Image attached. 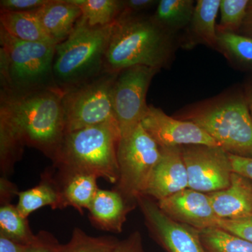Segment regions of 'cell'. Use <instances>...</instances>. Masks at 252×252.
Masks as SVG:
<instances>
[{
	"label": "cell",
	"instance_id": "7c38bea8",
	"mask_svg": "<svg viewBox=\"0 0 252 252\" xmlns=\"http://www.w3.org/2000/svg\"><path fill=\"white\" fill-rule=\"evenodd\" d=\"M141 124L160 148L187 145L220 147L206 131L195 123L170 117L154 106L149 105Z\"/></svg>",
	"mask_w": 252,
	"mask_h": 252
},
{
	"label": "cell",
	"instance_id": "8d00e7d4",
	"mask_svg": "<svg viewBox=\"0 0 252 252\" xmlns=\"http://www.w3.org/2000/svg\"><path fill=\"white\" fill-rule=\"evenodd\" d=\"M15 190L14 186L11 185V182L6 180L5 177L1 178V202L3 200L9 199L12 194L17 193Z\"/></svg>",
	"mask_w": 252,
	"mask_h": 252
},
{
	"label": "cell",
	"instance_id": "2e32d148",
	"mask_svg": "<svg viewBox=\"0 0 252 252\" xmlns=\"http://www.w3.org/2000/svg\"><path fill=\"white\" fill-rule=\"evenodd\" d=\"M130 204L116 190L99 189L88 209L91 221L99 229L121 233Z\"/></svg>",
	"mask_w": 252,
	"mask_h": 252
},
{
	"label": "cell",
	"instance_id": "e575fe53",
	"mask_svg": "<svg viewBox=\"0 0 252 252\" xmlns=\"http://www.w3.org/2000/svg\"><path fill=\"white\" fill-rule=\"evenodd\" d=\"M27 247L0 235V252H26Z\"/></svg>",
	"mask_w": 252,
	"mask_h": 252
},
{
	"label": "cell",
	"instance_id": "44dd1931",
	"mask_svg": "<svg viewBox=\"0 0 252 252\" xmlns=\"http://www.w3.org/2000/svg\"><path fill=\"white\" fill-rule=\"evenodd\" d=\"M97 177L87 173H76L63 177L62 193L65 207L71 206L83 213L89 209L99 188Z\"/></svg>",
	"mask_w": 252,
	"mask_h": 252
},
{
	"label": "cell",
	"instance_id": "277c9868",
	"mask_svg": "<svg viewBox=\"0 0 252 252\" xmlns=\"http://www.w3.org/2000/svg\"><path fill=\"white\" fill-rule=\"evenodd\" d=\"M114 23L91 27L81 18L70 35L56 45L54 77L59 89L67 90L104 72Z\"/></svg>",
	"mask_w": 252,
	"mask_h": 252
},
{
	"label": "cell",
	"instance_id": "4316f807",
	"mask_svg": "<svg viewBox=\"0 0 252 252\" xmlns=\"http://www.w3.org/2000/svg\"><path fill=\"white\" fill-rule=\"evenodd\" d=\"M117 242L114 237H93L75 228L69 241L64 245L60 244L56 252H109Z\"/></svg>",
	"mask_w": 252,
	"mask_h": 252
},
{
	"label": "cell",
	"instance_id": "9a60e30c",
	"mask_svg": "<svg viewBox=\"0 0 252 252\" xmlns=\"http://www.w3.org/2000/svg\"><path fill=\"white\" fill-rule=\"evenodd\" d=\"M219 219L235 220L252 216V182L233 172L228 188L207 193Z\"/></svg>",
	"mask_w": 252,
	"mask_h": 252
},
{
	"label": "cell",
	"instance_id": "836d02e7",
	"mask_svg": "<svg viewBox=\"0 0 252 252\" xmlns=\"http://www.w3.org/2000/svg\"><path fill=\"white\" fill-rule=\"evenodd\" d=\"M157 0H126L124 1V11L130 14H138L157 5Z\"/></svg>",
	"mask_w": 252,
	"mask_h": 252
},
{
	"label": "cell",
	"instance_id": "4fadbf2b",
	"mask_svg": "<svg viewBox=\"0 0 252 252\" xmlns=\"http://www.w3.org/2000/svg\"><path fill=\"white\" fill-rule=\"evenodd\" d=\"M157 203L172 220L195 229L218 227L220 219L214 211L207 193L188 188Z\"/></svg>",
	"mask_w": 252,
	"mask_h": 252
},
{
	"label": "cell",
	"instance_id": "74e56055",
	"mask_svg": "<svg viewBox=\"0 0 252 252\" xmlns=\"http://www.w3.org/2000/svg\"><path fill=\"white\" fill-rule=\"evenodd\" d=\"M243 94L252 118V80L247 83L246 85L245 86V90H244Z\"/></svg>",
	"mask_w": 252,
	"mask_h": 252
},
{
	"label": "cell",
	"instance_id": "d590c367",
	"mask_svg": "<svg viewBox=\"0 0 252 252\" xmlns=\"http://www.w3.org/2000/svg\"><path fill=\"white\" fill-rule=\"evenodd\" d=\"M238 34L252 38V0L249 2L246 16Z\"/></svg>",
	"mask_w": 252,
	"mask_h": 252
},
{
	"label": "cell",
	"instance_id": "d6986e66",
	"mask_svg": "<svg viewBox=\"0 0 252 252\" xmlns=\"http://www.w3.org/2000/svg\"><path fill=\"white\" fill-rule=\"evenodd\" d=\"M18 202L16 207L24 218L43 207L52 209H62L65 207L62 189L50 176L46 175L35 187L18 192Z\"/></svg>",
	"mask_w": 252,
	"mask_h": 252
},
{
	"label": "cell",
	"instance_id": "f546056e",
	"mask_svg": "<svg viewBox=\"0 0 252 252\" xmlns=\"http://www.w3.org/2000/svg\"><path fill=\"white\" fill-rule=\"evenodd\" d=\"M49 1V0H1L0 10L19 12L36 11Z\"/></svg>",
	"mask_w": 252,
	"mask_h": 252
},
{
	"label": "cell",
	"instance_id": "3957f363",
	"mask_svg": "<svg viewBox=\"0 0 252 252\" xmlns=\"http://www.w3.org/2000/svg\"><path fill=\"white\" fill-rule=\"evenodd\" d=\"M121 137L115 120L68 132L63 139L54 165L62 177L87 173L109 183L117 184V150Z\"/></svg>",
	"mask_w": 252,
	"mask_h": 252
},
{
	"label": "cell",
	"instance_id": "603a6c76",
	"mask_svg": "<svg viewBox=\"0 0 252 252\" xmlns=\"http://www.w3.org/2000/svg\"><path fill=\"white\" fill-rule=\"evenodd\" d=\"M81 11V18L91 27H104L117 21L124 11L120 0H72Z\"/></svg>",
	"mask_w": 252,
	"mask_h": 252
},
{
	"label": "cell",
	"instance_id": "484cf974",
	"mask_svg": "<svg viewBox=\"0 0 252 252\" xmlns=\"http://www.w3.org/2000/svg\"><path fill=\"white\" fill-rule=\"evenodd\" d=\"M207 252H252V243L220 227L199 230Z\"/></svg>",
	"mask_w": 252,
	"mask_h": 252
},
{
	"label": "cell",
	"instance_id": "cb8c5ba5",
	"mask_svg": "<svg viewBox=\"0 0 252 252\" xmlns=\"http://www.w3.org/2000/svg\"><path fill=\"white\" fill-rule=\"evenodd\" d=\"M217 50L237 67L252 72V37L238 33H218Z\"/></svg>",
	"mask_w": 252,
	"mask_h": 252
},
{
	"label": "cell",
	"instance_id": "f1b7e54d",
	"mask_svg": "<svg viewBox=\"0 0 252 252\" xmlns=\"http://www.w3.org/2000/svg\"><path fill=\"white\" fill-rule=\"evenodd\" d=\"M218 227L252 243V216L243 220H220Z\"/></svg>",
	"mask_w": 252,
	"mask_h": 252
},
{
	"label": "cell",
	"instance_id": "7a4b0ae2",
	"mask_svg": "<svg viewBox=\"0 0 252 252\" xmlns=\"http://www.w3.org/2000/svg\"><path fill=\"white\" fill-rule=\"evenodd\" d=\"M174 35L152 16L124 11L114 23L104 64V72L118 73L132 66L160 70L171 62Z\"/></svg>",
	"mask_w": 252,
	"mask_h": 252
},
{
	"label": "cell",
	"instance_id": "52a82bcc",
	"mask_svg": "<svg viewBox=\"0 0 252 252\" xmlns=\"http://www.w3.org/2000/svg\"><path fill=\"white\" fill-rule=\"evenodd\" d=\"M161 149L142 124L121 137L117 150L119 179L115 190L128 202L145 195Z\"/></svg>",
	"mask_w": 252,
	"mask_h": 252
},
{
	"label": "cell",
	"instance_id": "6da1fadb",
	"mask_svg": "<svg viewBox=\"0 0 252 252\" xmlns=\"http://www.w3.org/2000/svg\"><path fill=\"white\" fill-rule=\"evenodd\" d=\"M63 94L59 87L24 91L1 89L0 126L24 147L40 151L54 162L65 135Z\"/></svg>",
	"mask_w": 252,
	"mask_h": 252
},
{
	"label": "cell",
	"instance_id": "9c48e42d",
	"mask_svg": "<svg viewBox=\"0 0 252 252\" xmlns=\"http://www.w3.org/2000/svg\"><path fill=\"white\" fill-rule=\"evenodd\" d=\"M158 69L137 65L118 73L112 91L113 110L121 135L141 124L149 105L147 91Z\"/></svg>",
	"mask_w": 252,
	"mask_h": 252
},
{
	"label": "cell",
	"instance_id": "ac0fdd59",
	"mask_svg": "<svg viewBox=\"0 0 252 252\" xmlns=\"http://www.w3.org/2000/svg\"><path fill=\"white\" fill-rule=\"evenodd\" d=\"M0 28L20 40L56 45L44 31L35 11L19 12L0 10Z\"/></svg>",
	"mask_w": 252,
	"mask_h": 252
},
{
	"label": "cell",
	"instance_id": "8fae6325",
	"mask_svg": "<svg viewBox=\"0 0 252 252\" xmlns=\"http://www.w3.org/2000/svg\"><path fill=\"white\" fill-rule=\"evenodd\" d=\"M145 223L154 240L167 252H207L199 230L176 221L147 195L137 198Z\"/></svg>",
	"mask_w": 252,
	"mask_h": 252
},
{
	"label": "cell",
	"instance_id": "30bf717a",
	"mask_svg": "<svg viewBox=\"0 0 252 252\" xmlns=\"http://www.w3.org/2000/svg\"><path fill=\"white\" fill-rule=\"evenodd\" d=\"M187 167L189 187L205 193L228 188L233 174L229 154L220 147H180Z\"/></svg>",
	"mask_w": 252,
	"mask_h": 252
},
{
	"label": "cell",
	"instance_id": "ba28073f",
	"mask_svg": "<svg viewBox=\"0 0 252 252\" xmlns=\"http://www.w3.org/2000/svg\"><path fill=\"white\" fill-rule=\"evenodd\" d=\"M118 73L104 72L63 91L65 134L115 120L112 91Z\"/></svg>",
	"mask_w": 252,
	"mask_h": 252
},
{
	"label": "cell",
	"instance_id": "7402d4cb",
	"mask_svg": "<svg viewBox=\"0 0 252 252\" xmlns=\"http://www.w3.org/2000/svg\"><path fill=\"white\" fill-rule=\"evenodd\" d=\"M195 2L193 0H160L152 16L154 21L171 34L189 27Z\"/></svg>",
	"mask_w": 252,
	"mask_h": 252
},
{
	"label": "cell",
	"instance_id": "5b68a950",
	"mask_svg": "<svg viewBox=\"0 0 252 252\" xmlns=\"http://www.w3.org/2000/svg\"><path fill=\"white\" fill-rule=\"evenodd\" d=\"M0 45L1 89L24 91L58 87L54 77L56 45L20 40L1 28Z\"/></svg>",
	"mask_w": 252,
	"mask_h": 252
},
{
	"label": "cell",
	"instance_id": "8992f818",
	"mask_svg": "<svg viewBox=\"0 0 252 252\" xmlns=\"http://www.w3.org/2000/svg\"><path fill=\"white\" fill-rule=\"evenodd\" d=\"M185 119L206 131L228 154L252 158V118L243 93L200 104Z\"/></svg>",
	"mask_w": 252,
	"mask_h": 252
},
{
	"label": "cell",
	"instance_id": "ffe728a7",
	"mask_svg": "<svg viewBox=\"0 0 252 252\" xmlns=\"http://www.w3.org/2000/svg\"><path fill=\"white\" fill-rule=\"evenodd\" d=\"M220 4V0L196 1L191 22L189 26L194 43H203L217 49L218 32L216 20Z\"/></svg>",
	"mask_w": 252,
	"mask_h": 252
},
{
	"label": "cell",
	"instance_id": "d4e9b609",
	"mask_svg": "<svg viewBox=\"0 0 252 252\" xmlns=\"http://www.w3.org/2000/svg\"><path fill=\"white\" fill-rule=\"evenodd\" d=\"M0 235L23 245H29L36 238L27 219L20 214L16 206L9 203L3 204L0 208Z\"/></svg>",
	"mask_w": 252,
	"mask_h": 252
},
{
	"label": "cell",
	"instance_id": "d6a6232c",
	"mask_svg": "<svg viewBox=\"0 0 252 252\" xmlns=\"http://www.w3.org/2000/svg\"><path fill=\"white\" fill-rule=\"evenodd\" d=\"M233 172L252 182V158L238 157L229 154Z\"/></svg>",
	"mask_w": 252,
	"mask_h": 252
},
{
	"label": "cell",
	"instance_id": "5bb4252c",
	"mask_svg": "<svg viewBox=\"0 0 252 252\" xmlns=\"http://www.w3.org/2000/svg\"><path fill=\"white\" fill-rule=\"evenodd\" d=\"M160 149L161 157L154 167L144 195L158 201L189 188L188 174L180 147Z\"/></svg>",
	"mask_w": 252,
	"mask_h": 252
},
{
	"label": "cell",
	"instance_id": "1f68e13d",
	"mask_svg": "<svg viewBox=\"0 0 252 252\" xmlns=\"http://www.w3.org/2000/svg\"><path fill=\"white\" fill-rule=\"evenodd\" d=\"M109 252H144L140 232H134L127 238L121 241L118 240L115 246Z\"/></svg>",
	"mask_w": 252,
	"mask_h": 252
},
{
	"label": "cell",
	"instance_id": "e0dca14e",
	"mask_svg": "<svg viewBox=\"0 0 252 252\" xmlns=\"http://www.w3.org/2000/svg\"><path fill=\"white\" fill-rule=\"evenodd\" d=\"M35 12L56 45L70 35L82 16L80 8L72 0H49Z\"/></svg>",
	"mask_w": 252,
	"mask_h": 252
},
{
	"label": "cell",
	"instance_id": "83f0119b",
	"mask_svg": "<svg viewBox=\"0 0 252 252\" xmlns=\"http://www.w3.org/2000/svg\"><path fill=\"white\" fill-rule=\"evenodd\" d=\"M250 0H220L217 32L238 33L246 16Z\"/></svg>",
	"mask_w": 252,
	"mask_h": 252
},
{
	"label": "cell",
	"instance_id": "4dcf8cb0",
	"mask_svg": "<svg viewBox=\"0 0 252 252\" xmlns=\"http://www.w3.org/2000/svg\"><path fill=\"white\" fill-rule=\"evenodd\" d=\"M60 243L54 235L46 231L36 235L35 240L26 248V252H56Z\"/></svg>",
	"mask_w": 252,
	"mask_h": 252
}]
</instances>
